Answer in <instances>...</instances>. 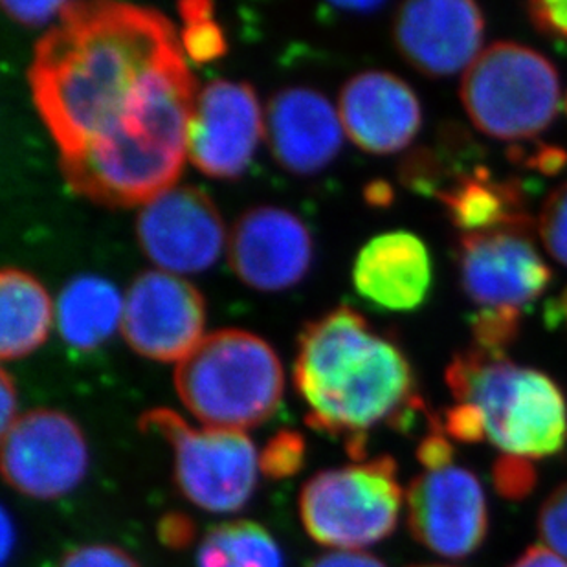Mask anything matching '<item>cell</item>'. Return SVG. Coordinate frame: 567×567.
Returning a JSON list of instances; mask_svg holds the SVG:
<instances>
[{"instance_id": "33", "label": "cell", "mask_w": 567, "mask_h": 567, "mask_svg": "<svg viewBox=\"0 0 567 567\" xmlns=\"http://www.w3.org/2000/svg\"><path fill=\"white\" fill-rule=\"evenodd\" d=\"M309 567H385L379 558L371 557L362 551H334L327 553L323 557L316 558Z\"/></svg>"}, {"instance_id": "40", "label": "cell", "mask_w": 567, "mask_h": 567, "mask_svg": "<svg viewBox=\"0 0 567 567\" xmlns=\"http://www.w3.org/2000/svg\"><path fill=\"white\" fill-rule=\"evenodd\" d=\"M334 8L348 11H368L370 13V11L382 8V4L380 2H342V4H334Z\"/></svg>"}, {"instance_id": "35", "label": "cell", "mask_w": 567, "mask_h": 567, "mask_svg": "<svg viewBox=\"0 0 567 567\" xmlns=\"http://www.w3.org/2000/svg\"><path fill=\"white\" fill-rule=\"evenodd\" d=\"M508 567H567V563L546 546H533L525 549Z\"/></svg>"}, {"instance_id": "36", "label": "cell", "mask_w": 567, "mask_h": 567, "mask_svg": "<svg viewBox=\"0 0 567 567\" xmlns=\"http://www.w3.org/2000/svg\"><path fill=\"white\" fill-rule=\"evenodd\" d=\"M0 406H2V432L10 429L16 421L17 393L11 377L2 370L0 375Z\"/></svg>"}, {"instance_id": "7", "label": "cell", "mask_w": 567, "mask_h": 567, "mask_svg": "<svg viewBox=\"0 0 567 567\" xmlns=\"http://www.w3.org/2000/svg\"><path fill=\"white\" fill-rule=\"evenodd\" d=\"M142 432L172 444L175 482L197 507L215 514L237 513L252 498L259 455L243 432L195 430L178 413L155 408L140 417Z\"/></svg>"}, {"instance_id": "23", "label": "cell", "mask_w": 567, "mask_h": 567, "mask_svg": "<svg viewBox=\"0 0 567 567\" xmlns=\"http://www.w3.org/2000/svg\"><path fill=\"white\" fill-rule=\"evenodd\" d=\"M178 11L184 21L181 44L188 58L195 63L219 60L226 52V41L219 24L214 21V6L192 0L181 2Z\"/></svg>"}, {"instance_id": "37", "label": "cell", "mask_w": 567, "mask_h": 567, "mask_svg": "<svg viewBox=\"0 0 567 567\" xmlns=\"http://www.w3.org/2000/svg\"><path fill=\"white\" fill-rule=\"evenodd\" d=\"M546 321L551 326H557V323H566L567 326V287L560 292L557 300L549 301Z\"/></svg>"}, {"instance_id": "19", "label": "cell", "mask_w": 567, "mask_h": 567, "mask_svg": "<svg viewBox=\"0 0 567 567\" xmlns=\"http://www.w3.org/2000/svg\"><path fill=\"white\" fill-rule=\"evenodd\" d=\"M437 200L463 234L533 225L518 183L496 181L485 166L455 177Z\"/></svg>"}, {"instance_id": "21", "label": "cell", "mask_w": 567, "mask_h": 567, "mask_svg": "<svg viewBox=\"0 0 567 567\" xmlns=\"http://www.w3.org/2000/svg\"><path fill=\"white\" fill-rule=\"evenodd\" d=\"M52 301L38 279L19 268L0 274V357L17 360L33 353L49 337Z\"/></svg>"}, {"instance_id": "9", "label": "cell", "mask_w": 567, "mask_h": 567, "mask_svg": "<svg viewBox=\"0 0 567 567\" xmlns=\"http://www.w3.org/2000/svg\"><path fill=\"white\" fill-rule=\"evenodd\" d=\"M86 471L85 435L66 413L33 410L2 432V476L22 496L61 498L83 482Z\"/></svg>"}, {"instance_id": "31", "label": "cell", "mask_w": 567, "mask_h": 567, "mask_svg": "<svg viewBox=\"0 0 567 567\" xmlns=\"http://www.w3.org/2000/svg\"><path fill=\"white\" fill-rule=\"evenodd\" d=\"M530 21L540 32L567 39V0H542L527 6Z\"/></svg>"}, {"instance_id": "3", "label": "cell", "mask_w": 567, "mask_h": 567, "mask_svg": "<svg viewBox=\"0 0 567 567\" xmlns=\"http://www.w3.org/2000/svg\"><path fill=\"white\" fill-rule=\"evenodd\" d=\"M444 377L454 401L476 413L482 443L499 457L535 463L566 450L567 401L551 377L476 346L455 353Z\"/></svg>"}, {"instance_id": "20", "label": "cell", "mask_w": 567, "mask_h": 567, "mask_svg": "<svg viewBox=\"0 0 567 567\" xmlns=\"http://www.w3.org/2000/svg\"><path fill=\"white\" fill-rule=\"evenodd\" d=\"M124 300L118 289L97 276H78L64 285L55 306L58 331L70 348L92 351L122 326Z\"/></svg>"}, {"instance_id": "15", "label": "cell", "mask_w": 567, "mask_h": 567, "mask_svg": "<svg viewBox=\"0 0 567 567\" xmlns=\"http://www.w3.org/2000/svg\"><path fill=\"white\" fill-rule=\"evenodd\" d=\"M228 257L243 284L261 292H278L300 284L311 267V234L287 209L259 206L237 220Z\"/></svg>"}, {"instance_id": "34", "label": "cell", "mask_w": 567, "mask_h": 567, "mask_svg": "<svg viewBox=\"0 0 567 567\" xmlns=\"http://www.w3.org/2000/svg\"><path fill=\"white\" fill-rule=\"evenodd\" d=\"M529 167L538 169L544 175H557L567 166V153L555 145L538 147L535 155L530 156Z\"/></svg>"}, {"instance_id": "5", "label": "cell", "mask_w": 567, "mask_h": 567, "mask_svg": "<svg viewBox=\"0 0 567 567\" xmlns=\"http://www.w3.org/2000/svg\"><path fill=\"white\" fill-rule=\"evenodd\" d=\"M461 102L472 124L499 140L544 133L560 109V78L551 61L518 43H494L465 70Z\"/></svg>"}, {"instance_id": "14", "label": "cell", "mask_w": 567, "mask_h": 567, "mask_svg": "<svg viewBox=\"0 0 567 567\" xmlns=\"http://www.w3.org/2000/svg\"><path fill=\"white\" fill-rule=\"evenodd\" d=\"M483 19L468 0H421L396 11V49L413 69L430 78L466 70L482 54Z\"/></svg>"}, {"instance_id": "13", "label": "cell", "mask_w": 567, "mask_h": 567, "mask_svg": "<svg viewBox=\"0 0 567 567\" xmlns=\"http://www.w3.org/2000/svg\"><path fill=\"white\" fill-rule=\"evenodd\" d=\"M265 134L252 86L215 80L200 89L188 131V158L214 178H236L247 169Z\"/></svg>"}, {"instance_id": "32", "label": "cell", "mask_w": 567, "mask_h": 567, "mask_svg": "<svg viewBox=\"0 0 567 567\" xmlns=\"http://www.w3.org/2000/svg\"><path fill=\"white\" fill-rule=\"evenodd\" d=\"M158 536L162 544L173 549H184L195 538V525L192 518L183 513H169L158 524Z\"/></svg>"}, {"instance_id": "24", "label": "cell", "mask_w": 567, "mask_h": 567, "mask_svg": "<svg viewBox=\"0 0 567 567\" xmlns=\"http://www.w3.org/2000/svg\"><path fill=\"white\" fill-rule=\"evenodd\" d=\"M522 311L516 309H477L471 316L474 346L488 353H505L518 338Z\"/></svg>"}, {"instance_id": "6", "label": "cell", "mask_w": 567, "mask_h": 567, "mask_svg": "<svg viewBox=\"0 0 567 567\" xmlns=\"http://www.w3.org/2000/svg\"><path fill=\"white\" fill-rule=\"evenodd\" d=\"M402 504L395 460L380 455L312 476L301 488L300 516L321 546L359 551L395 530Z\"/></svg>"}, {"instance_id": "26", "label": "cell", "mask_w": 567, "mask_h": 567, "mask_svg": "<svg viewBox=\"0 0 567 567\" xmlns=\"http://www.w3.org/2000/svg\"><path fill=\"white\" fill-rule=\"evenodd\" d=\"M538 234L547 252L567 267V183L555 189L542 206Z\"/></svg>"}, {"instance_id": "18", "label": "cell", "mask_w": 567, "mask_h": 567, "mask_svg": "<svg viewBox=\"0 0 567 567\" xmlns=\"http://www.w3.org/2000/svg\"><path fill=\"white\" fill-rule=\"evenodd\" d=\"M432 279L429 248L412 231L373 237L354 261L353 281L359 295L388 311L406 312L423 306Z\"/></svg>"}, {"instance_id": "11", "label": "cell", "mask_w": 567, "mask_h": 567, "mask_svg": "<svg viewBox=\"0 0 567 567\" xmlns=\"http://www.w3.org/2000/svg\"><path fill=\"white\" fill-rule=\"evenodd\" d=\"M136 237L162 272L195 274L212 267L226 245L214 200L192 186H172L142 204Z\"/></svg>"}, {"instance_id": "29", "label": "cell", "mask_w": 567, "mask_h": 567, "mask_svg": "<svg viewBox=\"0 0 567 567\" xmlns=\"http://www.w3.org/2000/svg\"><path fill=\"white\" fill-rule=\"evenodd\" d=\"M58 567H140V564L120 547L91 544L66 553Z\"/></svg>"}, {"instance_id": "27", "label": "cell", "mask_w": 567, "mask_h": 567, "mask_svg": "<svg viewBox=\"0 0 567 567\" xmlns=\"http://www.w3.org/2000/svg\"><path fill=\"white\" fill-rule=\"evenodd\" d=\"M536 529L542 546L557 553L567 563V482L558 485L542 504Z\"/></svg>"}, {"instance_id": "22", "label": "cell", "mask_w": 567, "mask_h": 567, "mask_svg": "<svg viewBox=\"0 0 567 567\" xmlns=\"http://www.w3.org/2000/svg\"><path fill=\"white\" fill-rule=\"evenodd\" d=\"M198 567H285L270 533L248 519L217 525L198 549Z\"/></svg>"}, {"instance_id": "12", "label": "cell", "mask_w": 567, "mask_h": 567, "mask_svg": "<svg viewBox=\"0 0 567 567\" xmlns=\"http://www.w3.org/2000/svg\"><path fill=\"white\" fill-rule=\"evenodd\" d=\"M206 309L192 284L175 274L147 270L124 298L122 334L145 359L181 362L203 340Z\"/></svg>"}, {"instance_id": "42", "label": "cell", "mask_w": 567, "mask_h": 567, "mask_svg": "<svg viewBox=\"0 0 567 567\" xmlns=\"http://www.w3.org/2000/svg\"><path fill=\"white\" fill-rule=\"evenodd\" d=\"M564 111H566V114H567V96H566V100H564Z\"/></svg>"}, {"instance_id": "16", "label": "cell", "mask_w": 567, "mask_h": 567, "mask_svg": "<svg viewBox=\"0 0 567 567\" xmlns=\"http://www.w3.org/2000/svg\"><path fill=\"white\" fill-rule=\"evenodd\" d=\"M343 131L360 150L391 155L417 136L423 113L412 86L390 72H360L338 100Z\"/></svg>"}, {"instance_id": "10", "label": "cell", "mask_w": 567, "mask_h": 567, "mask_svg": "<svg viewBox=\"0 0 567 567\" xmlns=\"http://www.w3.org/2000/svg\"><path fill=\"white\" fill-rule=\"evenodd\" d=\"M533 225L461 234L455 261L461 289L480 309H516L538 300L551 285L533 243Z\"/></svg>"}, {"instance_id": "28", "label": "cell", "mask_w": 567, "mask_h": 567, "mask_svg": "<svg viewBox=\"0 0 567 567\" xmlns=\"http://www.w3.org/2000/svg\"><path fill=\"white\" fill-rule=\"evenodd\" d=\"M493 480L505 499H524L536 485L535 465L530 461L498 457L493 466Z\"/></svg>"}, {"instance_id": "25", "label": "cell", "mask_w": 567, "mask_h": 567, "mask_svg": "<svg viewBox=\"0 0 567 567\" xmlns=\"http://www.w3.org/2000/svg\"><path fill=\"white\" fill-rule=\"evenodd\" d=\"M306 440L292 430H281L270 437L259 455V471L272 480L295 476L306 463Z\"/></svg>"}, {"instance_id": "41", "label": "cell", "mask_w": 567, "mask_h": 567, "mask_svg": "<svg viewBox=\"0 0 567 567\" xmlns=\"http://www.w3.org/2000/svg\"><path fill=\"white\" fill-rule=\"evenodd\" d=\"M413 567H454V566H443V564H424V566H413Z\"/></svg>"}, {"instance_id": "30", "label": "cell", "mask_w": 567, "mask_h": 567, "mask_svg": "<svg viewBox=\"0 0 567 567\" xmlns=\"http://www.w3.org/2000/svg\"><path fill=\"white\" fill-rule=\"evenodd\" d=\"M2 10L21 22L24 27H43L52 19H63L69 10L70 2L63 0H44V2H16V0H2L0 2Z\"/></svg>"}, {"instance_id": "4", "label": "cell", "mask_w": 567, "mask_h": 567, "mask_svg": "<svg viewBox=\"0 0 567 567\" xmlns=\"http://www.w3.org/2000/svg\"><path fill=\"white\" fill-rule=\"evenodd\" d=\"M184 406L206 429H257L284 399V368L265 340L241 329L209 332L175 370Z\"/></svg>"}, {"instance_id": "8", "label": "cell", "mask_w": 567, "mask_h": 567, "mask_svg": "<svg viewBox=\"0 0 567 567\" xmlns=\"http://www.w3.org/2000/svg\"><path fill=\"white\" fill-rule=\"evenodd\" d=\"M408 527L434 555L463 560L482 549L491 529L487 496L457 461L423 468L406 493Z\"/></svg>"}, {"instance_id": "39", "label": "cell", "mask_w": 567, "mask_h": 567, "mask_svg": "<svg viewBox=\"0 0 567 567\" xmlns=\"http://www.w3.org/2000/svg\"><path fill=\"white\" fill-rule=\"evenodd\" d=\"M13 536H16V530H13V525H11L10 514L8 511H2V564H8L10 560V553L13 549Z\"/></svg>"}, {"instance_id": "1", "label": "cell", "mask_w": 567, "mask_h": 567, "mask_svg": "<svg viewBox=\"0 0 567 567\" xmlns=\"http://www.w3.org/2000/svg\"><path fill=\"white\" fill-rule=\"evenodd\" d=\"M28 81L75 195L125 208L175 184L198 92L166 16L70 2L39 39Z\"/></svg>"}, {"instance_id": "17", "label": "cell", "mask_w": 567, "mask_h": 567, "mask_svg": "<svg viewBox=\"0 0 567 567\" xmlns=\"http://www.w3.org/2000/svg\"><path fill=\"white\" fill-rule=\"evenodd\" d=\"M343 125L331 102L315 89L290 86L270 100L265 134L278 164L295 175H315L342 150Z\"/></svg>"}, {"instance_id": "2", "label": "cell", "mask_w": 567, "mask_h": 567, "mask_svg": "<svg viewBox=\"0 0 567 567\" xmlns=\"http://www.w3.org/2000/svg\"><path fill=\"white\" fill-rule=\"evenodd\" d=\"M295 384L309 408L307 424L342 437L354 461L365 460L371 430L385 424L406 432L419 415H432L401 349L349 307H338L303 329Z\"/></svg>"}, {"instance_id": "38", "label": "cell", "mask_w": 567, "mask_h": 567, "mask_svg": "<svg viewBox=\"0 0 567 567\" xmlns=\"http://www.w3.org/2000/svg\"><path fill=\"white\" fill-rule=\"evenodd\" d=\"M365 198L370 200L373 206H388L393 200V192L385 183H373L365 189Z\"/></svg>"}]
</instances>
